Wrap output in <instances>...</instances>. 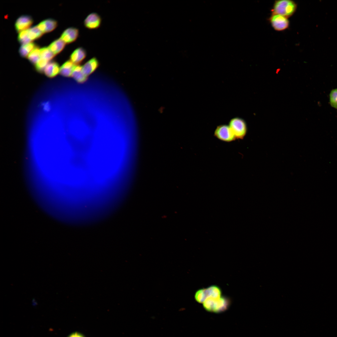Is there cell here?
<instances>
[{"mask_svg":"<svg viewBox=\"0 0 337 337\" xmlns=\"http://www.w3.org/2000/svg\"><path fill=\"white\" fill-rule=\"evenodd\" d=\"M55 55L48 47H44L40 49V58L45 59L49 61L53 58Z\"/></svg>","mask_w":337,"mask_h":337,"instance_id":"20","label":"cell"},{"mask_svg":"<svg viewBox=\"0 0 337 337\" xmlns=\"http://www.w3.org/2000/svg\"><path fill=\"white\" fill-rule=\"evenodd\" d=\"M222 296V291L216 285H212L206 288L200 289L195 292L194 298L199 303H203L208 298H218Z\"/></svg>","mask_w":337,"mask_h":337,"instance_id":"3","label":"cell"},{"mask_svg":"<svg viewBox=\"0 0 337 337\" xmlns=\"http://www.w3.org/2000/svg\"><path fill=\"white\" fill-rule=\"evenodd\" d=\"M236 139H242L246 135L247 131V124L242 119L234 117L231 119L228 125Z\"/></svg>","mask_w":337,"mask_h":337,"instance_id":"4","label":"cell"},{"mask_svg":"<svg viewBox=\"0 0 337 337\" xmlns=\"http://www.w3.org/2000/svg\"><path fill=\"white\" fill-rule=\"evenodd\" d=\"M66 43L60 38L54 41L49 46L48 48L56 55L61 51L65 47Z\"/></svg>","mask_w":337,"mask_h":337,"instance_id":"14","label":"cell"},{"mask_svg":"<svg viewBox=\"0 0 337 337\" xmlns=\"http://www.w3.org/2000/svg\"><path fill=\"white\" fill-rule=\"evenodd\" d=\"M56 62H50L45 67L44 71L45 73L47 76L52 77L53 70Z\"/></svg>","mask_w":337,"mask_h":337,"instance_id":"23","label":"cell"},{"mask_svg":"<svg viewBox=\"0 0 337 337\" xmlns=\"http://www.w3.org/2000/svg\"><path fill=\"white\" fill-rule=\"evenodd\" d=\"M33 23L32 18L28 15H23L19 17L15 23V29L18 32L28 29Z\"/></svg>","mask_w":337,"mask_h":337,"instance_id":"9","label":"cell"},{"mask_svg":"<svg viewBox=\"0 0 337 337\" xmlns=\"http://www.w3.org/2000/svg\"><path fill=\"white\" fill-rule=\"evenodd\" d=\"M57 22L52 19H47L40 22L37 26L39 29L43 33L50 32L56 27Z\"/></svg>","mask_w":337,"mask_h":337,"instance_id":"12","label":"cell"},{"mask_svg":"<svg viewBox=\"0 0 337 337\" xmlns=\"http://www.w3.org/2000/svg\"><path fill=\"white\" fill-rule=\"evenodd\" d=\"M68 337H84L81 333L78 332H74L70 334Z\"/></svg>","mask_w":337,"mask_h":337,"instance_id":"25","label":"cell"},{"mask_svg":"<svg viewBox=\"0 0 337 337\" xmlns=\"http://www.w3.org/2000/svg\"><path fill=\"white\" fill-rule=\"evenodd\" d=\"M48 61L40 58L36 64L35 66L37 70L39 72H42L48 64Z\"/></svg>","mask_w":337,"mask_h":337,"instance_id":"22","label":"cell"},{"mask_svg":"<svg viewBox=\"0 0 337 337\" xmlns=\"http://www.w3.org/2000/svg\"><path fill=\"white\" fill-rule=\"evenodd\" d=\"M101 23V17L96 12H92L89 14L85 18L83 22L85 27L90 30L98 28Z\"/></svg>","mask_w":337,"mask_h":337,"instance_id":"7","label":"cell"},{"mask_svg":"<svg viewBox=\"0 0 337 337\" xmlns=\"http://www.w3.org/2000/svg\"><path fill=\"white\" fill-rule=\"evenodd\" d=\"M87 55L86 50L82 47L75 49L70 56V60L74 64L78 65L86 58Z\"/></svg>","mask_w":337,"mask_h":337,"instance_id":"10","label":"cell"},{"mask_svg":"<svg viewBox=\"0 0 337 337\" xmlns=\"http://www.w3.org/2000/svg\"><path fill=\"white\" fill-rule=\"evenodd\" d=\"M297 7V4L293 1L276 0L271 10L272 14L281 15L288 18L295 13Z\"/></svg>","mask_w":337,"mask_h":337,"instance_id":"2","label":"cell"},{"mask_svg":"<svg viewBox=\"0 0 337 337\" xmlns=\"http://www.w3.org/2000/svg\"><path fill=\"white\" fill-rule=\"evenodd\" d=\"M99 62L95 57H93L88 61L82 66V71L87 77L90 75L97 68Z\"/></svg>","mask_w":337,"mask_h":337,"instance_id":"11","label":"cell"},{"mask_svg":"<svg viewBox=\"0 0 337 337\" xmlns=\"http://www.w3.org/2000/svg\"><path fill=\"white\" fill-rule=\"evenodd\" d=\"M28 29L21 32L18 34V40L22 45H25L32 42L28 37Z\"/></svg>","mask_w":337,"mask_h":337,"instance_id":"19","label":"cell"},{"mask_svg":"<svg viewBox=\"0 0 337 337\" xmlns=\"http://www.w3.org/2000/svg\"><path fill=\"white\" fill-rule=\"evenodd\" d=\"M214 135L222 141L230 142L236 139L228 125H221L217 126L214 132Z\"/></svg>","mask_w":337,"mask_h":337,"instance_id":"5","label":"cell"},{"mask_svg":"<svg viewBox=\"0 0 337 337\" xmlns=\"http://www.w3.org/2000/svg\"><path fill=\"white\" fill-rule=\"evenodd\" d=\"M42 34L37 26L28 29V36L32 41L39 38Z\"/></svg>","mask_w":337,"mask_h":337,"instance_id":"17","label":"cell"},{"mask_svg":"<svg viewBox=\"0 0 337 337\" xmlns=\"http://www.w3.org/2000/svg\"><path fill=\"white\" fill-rule=\"evenodd\" d=\"M40 58V49L37 46L30 52L28 56L29 60L33 64H36Z\"/></svg>","mask_w":337,"mask_h":337,"instance_id":"18","label":"cell"},{"mask_svg":"<svg viewBox=\"0 0 337 337\" xmlns=\"http://www.w3.org/2000/svg\"><path fill=\"white\" fill-rule=\"evenodd\" d=\"M75 65L70 61L65 62L60 68V72L61 75L66 77L71 76Z\"/></svg>","mask_w":337,"mask_h":337,"instance_id":"15","label":"cell"},{"mask_svg":"<svg viewBox=\"0 0 337 337\" xmlns=\"http://www.w3.org/2000/svg\"><path fill=\"white\" fill-rule=\"evenodd\" d=\"M329 100L331 106L337 109V88L332 89L330 92Z\"/></svg>","mask_w":337,"mask_h":337,"instance_id":"21","label":"cell"},{"mask_svg":"<svg viewBox=\"0 0 337 337\" xmlns=\"http://www.w3.org/2000/svg\"><path fill=\"white\" fill-rule=\"evenodd\" d=\"M71 76L77 82L79 83L84 82L87 79V77L84 74L82 71V66L79 65L75 66Z\"/></svg>","mask_w":337,"mask_h":337,"instance_id":"13","label":"cell"},{"mask_svg":"<svg viewBox=\"0 0 337 337\" xmlns=\"http://www.w3.org/2000/svg\"><path fill=\"white\" fill-rule=\"evenodd\" d=\"M231 302L229 298L222 296L218 298H208L203 304V307L208 311L220 313L227 310Z\"/></svg>","mask_w":337,"mask_h":337,"instance_id":"1","label":"cell"},{"mask_svg":"<svg viewBox=\"0 0 337 337\" xmlns=\"http://www.w3.org/2000/svg\"><path fill=\"white\" fill-rule=\"evenodd\" d=\"M269 21L272 27L278 31H284L289 27V22L288 18L281 15L272 14Z\"/></svg>","mask_w":337,"mask_h":337,"instance_id":"6","label":"cell"},{"mask_svg":"<svg viewBox=\"0 0 337 337\" xmlns=\"http://www.w3.org/2000/svg\"><path fill=\"white\" fill-rule=\"evenodd\" d=\"M79 35L78 28L70 27L66 29L61 34L60 38L66 43L69 44L75 42Z\"/></svg>","mask_w":337,"mask_h":337,"instance_id":"8","label":"cell"},{"mask_svg":"<svg viewBox=\"0 0 337 337\" xmlns=\"http://www.w3.org/2000/svg\"><path fill=\"white\" fill-rule=\"evenodd\" d=\"M36 47L35 43L32 42L22 45L20 48L19 52L22 57H26Z\"/></svg>","mask_w":337,"mask_h":337,"instance_id":"16","label":"cell"},{"mask_svg":"<svg viewBox=\"0 0 337 337\" xmlns=\"http://www.w3.org/2000/svg\"><path fill=\"white\" fill-rule=\"evenodd\" d=\"M60 68L59 65L56 63L54 66L52 73V77L56 75L59 72H60Z\"/></svg>","mask_w":337,"mask_h":337,"instance_id":"24","label":"cell"}]
</instances>
